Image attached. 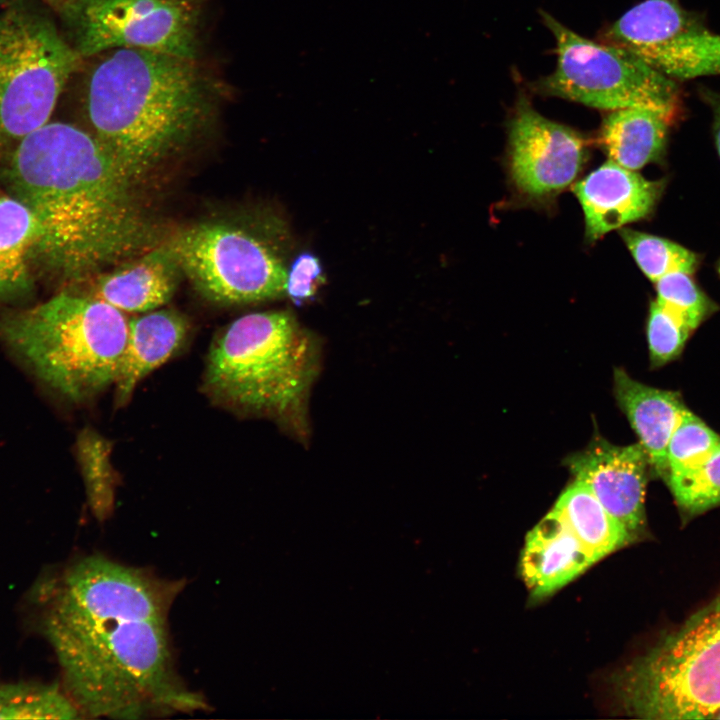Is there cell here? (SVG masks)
Instances as JSON below:
<instances>
[{"label":"cell","instance_id":"ffe728a7","mask_svg":"<svg viewBox=\"0 0 720 720\" xmlns=\"http://www.w3.org/2000/svg\"><path fill=\"white\" fill-rule=\"evenodd\" d=\"M39 227L33 213L6 190H0V300L29 294L34 288Z\"/></svg>","mask_w":720,"mask_h":720},{"label":"cell","instance_id":"ba28073f","mask_svg":"<svg viewBox=\"0 0 720 720\" xmlns=\"http://www.w3.org/2000/svg\"><path fill=\"white\" fill-rule=\"evenodd\" d=\"M287 240L284 227L268 236L206 222L183 229L167 243L181 271L204 297L242 305L285 294Z\"/></svg>","mask_w":720,"mask_h":720},{"label":"cell","instance_id":"3957f363","mask_svg":"<svg viewBox=\"0 0 720 720\" xmlns=\"http://www.w3.org/2000/svg\"><path fill=\"white\" fill-rule=\"evenodd\" d=\"M85 85L93 135L135 180L207 120L215 86L196 59L144 49L107 51Z\"/></svg>","mask_w":720,"mask_h":720},{"label":"cell","instance_id":"4fadbf2b","mask_svg":"<svg viewBox=\"0 0 720 720\" xmlns=\"http://www.w3.org/2000/svg\"><path fill=\"white\" fill-rule=\"evenodd\" d=\"M664 190L652 181L609 160L573 186L585 218V234L595 241L652 213Z\"/></svg>","mask_w":720,"mask_h":720},{"label":"cell","instance_id":"8fae6325","mask_svg":"<svg viewBox=\"0 0 720 720\" xmlns=\"http://www.w3.org/2000/svg\"><path fill=\"white\" fill-rule=\"evenodd\" d=\"M585 156L581 135L519 99L509 125V169L520 193L543 198L560 192L575 180Z\"/></svg>","mask_w":720,"mask_h":720},{"label":"cell","instance_id":"f546056e","mask_svg":"<svg viewBox=\"0 0 720 720\" xmlns=\"http://www.w3.org/2000/svg\"><path fill=\"white\" fill-rule=\"evenodd\" d=\"M700 96L709 106L712 112V131L715 142L716 151L720 158V91L711 90L703 87L700 89Z\"/></svg>","mask_w":720,"mask_h":720},{"label":"cell","instance_id":"d4e9b609","mask_svg":"<svg viewBox=\"0 0 720 720\" xmlns=\"http://www.w3.org/2000/svg\"><path fill=\"white\" fill-rule=\"evenodd\" d=\"M111 445L97 433L87 430L78 439V454L82 466L88 504L99 521L113 512L116 479L110 464Z\"/></svg>","mask_w":720,"mask_h":720},{"label":"cell","instance_id":"44dd1931","mask_svg":"<svg viewBox=\"0 0 720 720\" xmlns=\"http://www.w3.org/2000/svg\"><path fill=\"white\" fill-rule=\"evenodd\" d=\"M552 509L596 562L635 541L578 480L562 492Z\"/></svg>","mask_w":720,"mask_h":720},{"label":"cell","instance_id":"4dcf8cb0","mask_svg":"<svg viewBox=\"0 0 720 720\" xmlns=\"http://www.w3.org/2000/svg\"><path fill=\"white\" fill-rule=\"evenodd\" d=\"M48 5H50L52 8H54L56 11L61 7V5L65 2V0H43Z\"/></svg>","mask_w":720,"mask_h":720},{"label":"cell","instance_id":"277c9868","mask_svg":"<svg viewBox=\"0 0 720 720\" xmlns=\"http://www.w3.org/2000/svg\"><path fill=\"white\" fill-rule=\"evenodd\" d=\"M319 368V341L292 313L256 312L235 319L215 336L203 387L216 403L274 419L305 440L308 396Z\"/></svg>","mask_w":720,"mask_h":720},{"label":"cell","instance_id":"603a6c76","mask_svg":"<svg viewBox=\"0 0 720 720\" xmlns=\"http://www.w3.org/2000/svg\"><path fill=\"white\" fill-rule=\"evenodd\" d=\"M719 447L720 435L685 407L667 445L665 484L669 486L696 470Z\"/></svg>","mask_w":720,"mask_h":720},{"label":"cell","instance_id":"d6a6232c","mask_svg":"<svg viewBox=\"0 0 720 720\" xmlns=\"http://www.w3.org/2000/svg\"><path fill=\"white\" fill-rule=\"evenodd\" d=\"M712 719H720V709L716 712Z\"/></svg>","mask_w":720,"mask_h":720},{"label":"cell","instance_id":"836d02e7","mask_svg":"<svg viewBox=\"0 0 720 720\" xmlns=\"http://www.w3.org/2000/svg\"><path fill=\"white\" fill-rule=\"evenodd\" d=\"M4 1H5V0H0V5H1Z\"/></svg>","mask_w":720,"mask_h":720},{"label":"cell","instance_id":"5bb4252c","mask_svg":"<svg viewBox=\"0 0 720 720\" xmlns=\"http://www.w3.org/2000/svg\"><path fill=\"white\" fill-rule=\"evenodd\" d=\"M595 563L552 509L527 534L520 572L531 595L542 598L561 589Z\"/></svg>","mask_w":720,"mask_h":720},{"label":"cell","instance_id":"e0dca14e","mask_svg":"<svg viewBox=\"0 0 720 720\" xmlns=\"http://www.w3.org/2000/svg\"><path fill=\"white\" fill-rule=\"evenodd\" d=\"M614 387L617 402L649 457L653 475L665 481L667 445L686 407L681 394L640 383L619 368L614 372Z\"/></svg>","mask_w":720,"mask_h":720},{"label":"cell","instance_id":"9c48e42d","mask_svg":"<svg viewBox=\"0 0 720 720\" xmlns=\"http://www.w3.org/2000/svg\"><path fill=\"white\" fill-rule=\"evenodd\" d=\"M542 16L555 37L558 56L555 71L539 84L544 93L611 111L651 109L676 120L682 104L677 81L625 49L596 43L552 16Z\"/></svg>","mask_w":720,"mask_h":720},{"label":"cell","instance_id":"4316f807","mask_svg":"<svg viewBox=\"0 0 720 720\" xmlns=\"http://www.w3.org/2000/svg\"><path fill=\"white\" fill-rule=\"evenodd\" d=\"M656 300L687 321L695 330L719 306L683 271L668 273L655 282Z\"/></svg>","mask_w":720,"mask_h":720},{"label":"cell","instance_id":"d6986e66","mask_svg":"<svg viewBox=\"0 0 720 720\" xmlns=\"http://www.w3.org/2000/svg\"><path fill=\"white\" fill-rule=\"evenodd\" d=\"M671 123L651 109L612 110L602 123L600 144L609 160L635 171L662 159Z\"/></svg>","mask_w":720,"mask_h":720},{"label":"cell","instance_id":"6da1fadb","mask_svg":"<svg viewBox=\"0 0 720 720\" xmlns=\"http://www.w3.org/2000/svg\"><path fill=\"white\" fill-rule=\"evenodd\" d=\"M185 585L100 554L72 561L40 585L41 632L84 718L209 710L179 675L170 639L169 613Z\"/></svg>","mask_w":720,"mask_h":720},{"label":"cell","instance_id":"7a4b0ae2","mask_svg":"<svg viewBox=\"0 0 720 720\" xmlns=\"http://www.w3.org/2000/svg\"><path fill=\"white\" fill-rule=\"evenodd\" d=\"M6 152L5 190L33 213L36 262L50 272L79 279L157 245L137 180L92 132L49 121Z\"/></svg>","mask_w":720,"mask_h":720},{"label":"cell","instance_id":"52a82bcc","mask_svg":"<svg viewBox=\"0 0 720 720\" xmlns=\"http://www.w3.org/2000/svg\"><path fill=\"white\" fill-rule=\"evenodd\" d=\"M81 60L32 4L14 0L0 13V152L50 121Z\"/></svg>","mask_w":720,"mask_h":720},{"label":"cell","instance_id":"5b68a950","mask_svg":"<svg viewBox=\"0 0 720 720\" xmlns=\"http://www.w3.org/2000/svg\"><path fill=\"white\" fill-rule=\"evenodd\" d=\"M128 321L104 301L63 292L1 312L0 339L49 389L82 403L114 385Z\"/></svg>","mask_w":720,"mask_h":720},{"label":"cell","instance_id":"83f0119b","mask_svg":"<svg viewBox=\"0 0 720 720\" xmlns=\"http://www.w3.org/2000/svg\"><path fill=\"white\" fill-rule=\"evenodd\" d=\"M646 331L651 367L659 368L682 354L695 329L655 299L649 307Z\"/></svg>","mask_w":720,"mask_h":720},{"label":"cell","instance_id":"8992f818","mask_svg":"<svg viewBox=\"0 0 720 720\" xmlns=\"http://www.w3.org/2000/svg\"><path fill=\"white\" fill-rule=\"evenodd\" d=\"M613 688L632 717L712 719L720 709V594L617 672Z\"/></svg>","mask_w":720,"mask_h":720},{"label":"cell","instance_id":"2e32d148","mask_svg":"<svg viewBox=\"0 0 720 720\" xmlns=\"http://www.w3.org/2000/svg\"><path fill=\"white\" fill-rule=\"evenodd\" d=\"M187 319L171 309H155L128 321V336L115 380V407L124 406L138 383L175 355L186 342Z\"/></svg>","mask_w":720,"mask_h":720},{"label":"cell","instance_id":"ac0fdd59","mask_svg":"<svg viewBox=\"0 0 720 720\" xmlns=\"http://www.w3.org/2000/svg\"><path fill=\"white\" fill-rule=\"evenodd\" d=\"M637 57L677 82L720 75V34L685 8L665 39Z\"/></svg>","mask_w":720,"mask_h":720},{"label":"cell","instance_id":"1f68e13d","mask_svg":"<svg viewBox=\"0 0 720 720\" xmlns=\"http://www.w3.org/2000/svg\"><path fill=\"white\" fill-rule=\"evenodd\" d=\"M716 270H717V273H718V275H719V277H720V258H719V260H718V262H717Z\"/></svg>","mask_w":720,"mask_h":720},{"label":"cell","instance_id":"cb8c5ba5","mask_svg":"<svg viewBox=\"0 0 720 720\" xmlns=\"http://www.w3.org/2000/svg\"><path fill=\"white\" fill-rule=\"evenodd\" d=\"M620 234L638 267L654 283L675 271L694 275L700 266L699 254L674 241L632 229Z\"/></svg>","mask_w":720,"mask_h":720},{"label":"cell","instance_id":"f1b7e54d","mask_svg":"<svg viewBox=\"0 0 720 720\" xmlns=\"http://www.w3.org/2000/svg\"><path fill=\"white\" fill-rule=\"evenodd\" d=\"M323 282L319 258L310 252H302L287 269L285 293L295 305L300 306L315 296Z\"/></svg>","mask_w":720,"mask_h":720},{"label":"cell","instance_id":"484cf974","mask_svg":"<svg viewBox=\"0 0 720 720\" xmlns=\"http://www.w3.org/2000/svg\"><path fill=\"white\" fill-rule=\"evenodd\" d=\"M667 487L683 521L720 506V447L696 470Z\"/></svg>","mask_w":720,"mask_h":720},{"label":"cell","instance_id":"30bf717a","mask_svg":"<svg viewBox=\"0 0 720 720\" xmlns=\"http://www.w3.org/2000/svg\"><path fill=\"white\" fill-rule=\"evenodd\" d=\"M57 12L82 58L120 48L198 56L199 0H65Z\"/></svg>","mask_w":720,"mask_h":720},{"label":"cell","instance_id":"7402d4cb","mask_svg":"<svg viewBox=\"0 0 720 720\" xmlns=\"http://www.w3.org/2000/svg\"><path fill=\"white\" fill-rule=\"evenodd\" d=\"M81 711L62 684L0 680V719H78Z\"/></svg>","mask_w":720,"mask_h":720},{"label":"cell","instance_id":"7c38bea8","mask_svg":"<svg viewBox=\"0 0 720 720\" xmlns=\"http://www.w3.org/2000/svg\"><path fill=\"white\" fill-rule=\"evenodd\" d=\"M582 482L636 541L646 530L645 492L651 470L640 443L616 446L602 438L566 459Z\"/></svg>","mask_w":720,"mask_h":720},{"label":"cell","instance_id":"9a60e30c","mask_svg":"<svg viewBox=\"0 0 720 720\" xmlns=\"http://www.w3.org/2000/svg\"><path fill=\"white\" fill-rule=\"evenodd\" d=\"M181 268L168 243L155 245L99 277L93 298L122 312H148L173 296Z\"/></svg>","mask_w":720,"mask_h":720}]
</instances>
